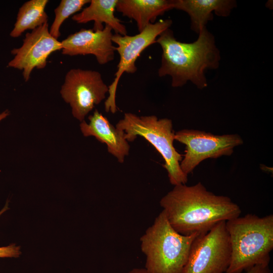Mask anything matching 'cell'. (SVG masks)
Masks as SVG:
<instances>
[{
	"label": "cell",
	"instance_id": "cell-1",
	"mask_svg": "<svg viewBox=\"0 0 273 273\" xmlns=\"http://www.w3.org/2000/svg\"><path fill=\"white\" fill-rule=\"evenodd\" d=\"M171 226L183 235L204 234L217 223L238 216L240 206L227 196L208 191L199 182L174 186L160 201Z\"/></svg>",
	"mask_w": 273,
	"mask_h": 273
},
{
	"label": "cell",
	"instance_id": "cell-2",
	"mask_svg": "<svg viewBox=\"0 0 273 273\" xmlns=\"http://www.w3.org/2000/svg\"><path fill=\"white\" fill-rule=\"evenodd\" d=\"M155 42L162 50L158 75L171 76L172 87L183 86L190 81L203 89L207 86L206 70L219 67L220 52L214 36L206 27L200 31L198 38L193 42L177 40L170 28L161 33Z\"/></svg>",
	"mask_w": 273,
	"mask_h": 273
},
{
	"label": "cell",
	"instance_id": "cell-3",
	"mask_svg": "<svg viewBox=\"0 0 273 273\" xmlns=\"http://www.w3.org/2000/svg\"><path fill=\"white\" fill-rule=\"evenodd\" d=\"M231 256L226 273H242L255 265L269 264L273 249V215L248 214L225 221Z\"/></svg>",
	"mask_w": 273,
	"mask_h": 273
},
{
	"label": "cell",
	"instance_id": "cell-4",
	"mask_svg": "<svg viewBox=\"0 0 273 273\" xmlns=\"http://www.w3.org/2000/svg\"><path fill=\"white\" fill-rule=\"evenodd\" d=\"M200 234L183 235L170 224L162 211L141 237L148 273H182L192 244Z\"/></svg>",
	"mask_w": 273,
	"mask_h": 273
},
{
	"label": "cell",
	"instance_id": "cell-5",
	"mask_svg": "<svg viewBox=\"0 0 273 273\" xmlns=\"http://www.w3.org/2000/svg\"><path fill=\"white\" fill-rule=\"evenodd\" d=\"M116 128L124 132L128 142H133L138 136H140L155 148L164 160L163 166L167 171L171 185L187 183L188 175L180 167L183 156L173 146L175 132L171 119H158L155 115L139 116L131 113H125L123 118L116 124Z\"/></svg>",
	"mask_w": 273,
	"mask_h": 273
},
{
	"label": "cell",
	"instance_id": "cell-6",
	"mask_svg": "<svg viewBox=\"0 0 273 273\" xmlns=\"http://www.w3.org/2000/svg\"><path fill=\"white\" fill-rule=\"evenodd\" d=\"M231 256L229 236L222 221L195 239L182 273H223Z\"/></svg>",
	"mask_w": 273,
	"mask_h": 273
},
{
	"label": "cell",
	"instance_id": "cell-7",
	"mask_svg": "<svg viewBox=\"0 0 273 273\" xmlns=\"http://www.w3.org/2000/svg\"><path fill=\"white\" fill-rule=\"evenodd\" d=\"M172 23L171 19L161 20L149 24L143 31L134 35L113 34L112 40L117 44L115 50L119 54L120 59L114 80L109 86L108 97L105 102L106 112L115 113L117 111L116 94L118 82L123 73H134L136 71L135 64L141 54L155 43L157 38L164 31L169 28Z\"/></svg>",
	"mask_w": 273,
	"mask_h": 273
},
{
	"label": "cell",
	"instance_id": "cell-8",
	"mask_svg": "<svg viewBox=\"0 0 273 273\" xmlns=\"http://www.w3.org/2000/svg\"><path fill=\"white\" fill-rule=\"evenodd\" d=\"M174 140L186 146L180 167L187 175L205 159L230 156L235 147L243 144L242 139L237 134L214 135L194 129L176 132Z\"/></svg>",
	"mask_w": 273,
	"mask_h": 273
},
{
	"label": "cell",
	"instance_id": "cell-9",
	"mask_svg": "<svg viewBox=\"0 0 273 273\" xmlns=\"http://www.w3.org/2000/svg\"><path fill=\"white\" fill-rule=\"evenodd\" d=\"M109 86L98 71L72 69L66 74L60 92L70 104L73 116L82 122L95 106L106 98Z\"/></svg>",
	"mask_w": 273,
	"mask_h": 273
},
{
	"label": "cell",
	"instance_id": "cell-10",
	"mask_svg": "<svg viewBox=\"0 0 273 273\" xmlns=\"http://www.w3.org/2000/svg\"><path fill=\"white\" fill-rule=\"evenodd\" d=\"M62 49L61 42L51 35L47 23L26 34L22 45L12 50L14 57L8 66L22 70L27 81L34 68H44L49 56Z\"/></svg>",
	"mask_w": 273,
	"mask_h": 273
},
{
	"label": "cell",
	"instance_id": "cell-11",
	"mask_svg": "<svg viewBox=\"0 0 273 273\" xmlns=\"http://www.w3.org/2000/svg\"><path fill=\"white\" fill-rule=\"evenodd\" d=\"M112 28L105 25L102 30L81 29L61 41L62 54L71 56L93 55L101 65L114 60Z\"/></svg>",
	"mask_w": 273,
	"mask_h": 273
},
{
	"label": "cell",
	"instance_id": "cell-12",
	"mask_svg": "<svg viewBox=\"0 0 273 273\" xmlns=\"http://www.w3.org/2000/svg\"><path fill=\"white\" fill-rule=\"evenodd\" d=\"M89 123L84 120L80 124V129L85 136H93L107 147L108 152L123 163L129 154L130 146L124 132L114 127L102 113L96 110L88 117Z\"/></svg>",
	"mask_w": 273,
	"mask_h": 273
},
{
	"label": "cell",
	"instance_id": "cell-13",
	"mask_svg": "<svg viewBox=\"0 0 273 273\" xmlns=\"http://www.w3.org/2000/svg\"><path fill=\"white\" fill-rule=\"evenodd\" d=\"M173 9L186 12L191 20V28L199 33L213 19V12L219 16H229L236 2L232 0H172Z\"/></svg>",
	"mask_w": 273,
	"mask_h": 273
},
{
	"label": "cell",
	"instance_id": "cell-14",
	"mask_svg": "<svg viewBox=\"0 0 273 273\" xmlns=\"http://www.w3.org/2000/svg\"><path fill=\"white\" fill-rule=\"evenodd\" d=\"M173 9L172 0H118L116 10L134 20L139 32L156 18Z\"/></svg>",
	"mask_w": 273,
	"mask_h": 273
},
{
	"label": "cell",
	"instance_id": "cell-15",
	"mask_svg": "<svg viewBox=\"0 0 273 273\" xmlns=\"http://www.w3.org/2000/svg\"><path fill=\"white\" fill-rule=\"evenodd\" d=\"M118 0H91L88 6L80 13L74 14L72 19L78 23H86L93 21V30H102L103 23L110 27L115 33L125 35L127 30L120 20L116 17V10Z\"/></svg>",
	"mask_w": 273,
	"mask_h": 273
},
{
	"label": "cell",
	"instance_id": "cell-16",
	"mask_svg": "<svg viewBox=\"0 0 273 273\" xmlns=\"http://www.w3.org/2000/svg\"><path fill=\"white\" fill-rule=\"evenodd\" d=\"M48 2V0H30L25 2L19 10L10 36L18 37L25 30H33L48 23L45 8Z\"/></svg>",
	"mask_w": 273,
	"mask_h": 273
},
{
	"label": "cell",
	"instance_id": "cell-17",
	"mask_svg": "<svg viewBox=\"0 0 273 273\" xmlns=\"http://www.w3.org/2000/svg\"><path fill=\"white\" fill-rule=\"evenodd\" d=\"M89 0H62L54 10L55 18L49 30L51 35L55 38L60 37V29L64 21L71 15L80 11L82 7L89 3Z\"/></svg>",
	"mask_w": 273,
	"mask_h": 273
},
{
	"label": "cell",
	"instance_id": "cell-18",
	"mask_svg": "<svg viewBox=\"0 0 273 273\" xmlns=\"http://www.w3.org/2000/svg\"><path fill=\"white\" fill-rule=\"evenodd\" d=\"M20 254V247L15 244L0 247V257H17Z\"/></svg>",
	"mask_w": 273,
	"mask_h": 273
},
{
	"label": "cell",
	"instance_id": "cell-19",
	"mask_svg": "<svg viewBox=\"0 0 273 273\" xmlns=\"http://www.w3.org/2000/svg\"><path fill=\"white\" fill-rule=\"evenodd\" d=\"M246 273H270L268 264H258L246 270Z\"/></svg>",
	"mask_w": 273,
	"mask_h": 273
},
{
	"label": "cell",
	"instance_id": "cell-20",
	"mask_svg": "<svg viewBox=\"0 0 273 273\" xmlns=\"http://www.w3.org/2000/svg\"><path fill=\"white\" fill-rule=\"evenodd\" d=\"M128 273H148L145 268H135L130 270Z\"/></svg>",
	"mask_w": 273,
	"mask_h": 273
},
{
	"label": "cell",
	"instance_id": "cell-21",
	"mask_svg": "<svg viewBox=\"0 0 273 273\" xmlns=\"http://www.w3.org/2000/svg\"><path fill=\"white\" fill-rule=\"evenodd\" d=\"M9 114V112L6 110L0 114V121L6 118Z\"/></svg>",
	"mask_w": 273,
	"mask_h": 273
},
{
	"label": "cell",
	"instance_id": "cell-22",
	"mask_svg": "<svg viewBox=\"0 0 273 273\" xmlns=\"http://www.w3.org/2000/svg\"><path fill=\"white\" fill-rule=\"evenodd\" d=\"M9 209L8 206V202L7 203L5 206L0 211V215H2L5 211Z\"/></svg>",
	"mask_w": 273,
	"mask_h": 273
}]
</instances>
